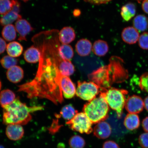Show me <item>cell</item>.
Instances as JSON below:
<instances>
[{
  "mask_svg": "<svg viewBox=\"0 0 148 148\" xmlns=\"http://www.w3.org/2000/svg\"><path fill=\"white\" fill-rule=\"evenodd\" d=\"M38 49L40 53L38 72L31 82L20 86V91L25 92L29 98L38 97L49 99L56 103L62 101L60 86L62 76L57 62V54L54 49L45 43Z\"/></svg>",
  "mask_w": 148,
  "mask_h": 148,
  "instance_id": "obj_1",
  "label": "cell"
},
{
  "mask_svg": "<svg viewBox=\"0 0 148 148\" xmlns=\"http://www.w3.org/2000/svg\"><path fill=\"white\" fill-rule=\"evenodd\" d=\"M43 108L42 106H28L17 98L11 104L3 108V123L7 125H26L32 119L31 113Z\"/></svg>",
  "mask_w": 148,
  "mask_h": 148,
  "instance_id": "obj_2",
  "label": "cell"
},
{
  "mask_svg": "<svg viewBox=\"0 0 148 148\" xmlns=\"http://www.w3.org/2000/svg\"><path fill=\"white\" fill-rule=\"evenodd\" d=\"M83 110L92 123H97L108 118L109 106L104 97L101 94L99 97L85 104Z\"/></svg>",
  "mask_w": 148,
  "mask_h": 148,
  "instance_id": "obj_3",
  "label": "cell"
},
{
  "mask_svg": "<svg viewBox=\"0 0 148 148\" xmlns=\"http://www.w3.org/2000/svg\"><path fill=\"white\" fill-rule=\"evenodd\" d=\"M100 92L106 99L109 106L115 111L118 118H121L126 101L125 96L128 92L126 90L114 88L108 90L101 88Z\"/></svg>",
  "mask_w": 148,
  "mask_h": 148,
  "instance_id": "obj_4",
  "label": "cell"
},
{
  "mask_svg": "<svg viewBox=\"0 0 148 148\" xmlns=\"http://www.w3.org/2000/svg\"><path fill=\"white\" fill-rule=\"evenodd\" d=\"M66 124L72 130L81 134H90L93 131L92 122L83 112L77 113Z\"/></svg>",
  "mask_w": 148,
  "mask_h": 148,
  "instance_id": "obj_5",
  "label": "cell"
},
{
  "mask_svg": "<svg viewBox=\"0 0 148 148\" xmlns=\"http://www.w3.org/2000/svg\"><path fill=\"white\" fill-rule=\"evenodd\" d=\"M99 87L94 82L79 81L77 83L76 94L81 99L90 101L99 94Z\"/></svg>",
  "mask_w": 148,
  "mask_h": 148,
  "instance_id": "obj_6",
  "label": "cell"
},
{
  "mask_svg": "<svg viewBox=\"0 0 148 148\" xmlns=\"http://www.w3.org/2000/svg\"><path fill=\"white\" fill-rule=\"evenodd\" d=\"M12 10L0 18V24L3 26L11 25L14 21L22 18L21 16L19 14L21 7L20 3L17 0H12Z\"/></svg>",
  "mask_w": 148,
  "mask_h": 148,
  "instance_id": "obj_7",
  "label": "cell"
},
{
  "mask_svg": "<svg viewBox=\"0 0 148 148\" xmlns=\"http://www.w3.org/2000/svg\"><path fill=\"white\" fill-rule=\"evenodd\" d=\"M125 107L129 113L137 114L143 110L144 101L139 96H131L126 100Z\"/></svg>",
  "mask_w": 148,
  "mask_h": 148,
  "instance_id": "obj_8",
  "label": "cell"
},
{
  "mask_svg": "<svg viewBox=\"0 0 148 148\" xmlns=\"http://www.w3.org/2000/svg\"><path fill=\"white\" fill-rule=\"evenodd\" d=\"M60 86L62 95L66 99H71L76 94L75 86L69 77L62 76L60 79Z\"/></svg>",
  "mask_w": 148,
  "mask_h": 148,
  "instance_id": "obj_9",
  "label": "cell"
},
{
  "mask_svg": "<svg viewBox=\"0 0 148 148\" xmlns=\"http://www.w3.org/2000/svg\"><path fill=\"white\" fill-rule=\"evenodd\" d=\"M15 27L16 31L19 34L18 39L19 40L27 41V35L34 29L27 20L22 18L16 21Z\"/></svg>",
  "mask_w": 148,
  "mask_h": 148,
  "instance_id": "obj_10",
  "label": "cell"
},
{
  "mask_svg": "<svg viewBox=\"0 0 148 148\" xmlns=\"http://www.w3.org/2000/svg\"><path fill=\"white\" fill-rule=\"evenodd\" d=\"M112 133V127L107 122L102 121L97 123L94 127L93 134L96 137L105 139L109 137Z\"/></svg>",
  "mask_w": 148,
  "mask_h": 148,
  "instance_id": "obj_11",
  "label": "cell"
},
{
  "mask_svg": "<svg viewBox=\"0 0 148 148\" xmlns=\"http://www.w3.org/2000/svg\"><path fill=\"white\" fill-rule=\"evenodd\" d=\"M25 131L22 125L10 124L7 125L5 130V134L11 140L16 141L23 138Z\"/></svg>",
  "mask_w": 148,
  "mask_h": 148,
  "instance_id": "obj_12",
  "label": "cell"
},
{
  "mask_svg": "<svg viewBox=\"0 0 148 148\" xmlns=\"http://www.w3.org/2000/svg\"><path fill=\"white\" fill-rule=\"evenodd\" d=\"M139 36L138 31L132 27L125 28L121 33V38L123 41L131 45L136 43Z\"/></svg>",
  "mask_w": 148,
  "mask_h": 148,
  "instance_id": "obj_13",
  "label": "cell"
},
{
  "mask_svg": "<svg viewBox=\"0 0 148 148\" xmlns=\"http://www.w3.org/2000/svg\"><path fill=\"white\" fill-rule=\"evenodd\" d=\"M75 30L71 27H65L58 33V39L62 44H68L73 42L75 38Z\"/></svg>",
  "mask_w": 148,
  "mask_h": 148,
  "instance_id": "obj_14",
  "label": "cell"
},
{
  "mask_svg": "<svg viewBox=\"0 0 148 148\" xmlns=\"http://www.w3.org/2000/svg\"><path fill=\"white\" fill-rule=\"evenodd\" d=\"M6 75L7 79L10 82L17 83L23 79L24 71L20 66H15L7 70Z\"/></svg>",
  "mask_w": 148,
  "mask_h": 148,
  "instance_id": "obj_15",
  "label": "cell"
},
{
  "mask_svg": "<svg viewBox=\"0 0 148 148\" xmlns=\"http://www.w3.org/2000/svg\"><path fill=\"white\" fill-rule=\"evenodd\" d=\"M92 49L91 42L86 39L79 40L75 45L76 51L81 56H87L91 52Z\"/></svg>",
  "mask_w": 148,
  "mask_h": 148,
  "instance_id": "obj_16",
  "label": "cell"
},
{
  "mask_svg": "<svg viewBox=\"0 0 148 148\" xmlns=\"http://www.w3.org/2000/svg\"><path fill=\"white\" fill-rule=\"evenodd\" d=\"M40 53L36 46H31L26 50L24 53L25 60L29 63H36L39 62Z\"/></svg>",
  "mask_w": 148,
  "mask_h": 148,
  "instance_id": "obj_17",
  "label": "cell"
},
{
  "mask_svg": "<svg viewBox=\"0 0 148 148\" xmlns=\"http://www.w3.org/2000/svg\"><path fill=\"white\" fill-rule=\"evenodd\" d=\"M140 124L139 117L136 114L129 113L127 114L124 121V125L129 130L133 131L138 129Z\"/></svg>",
  "mask_w": 148,
  "mask_h": 148,
  "instance_id": "obj_18",
  "label": "cell"
},
{
  "mask_svg": "<svg viewBox=\"0 0 148 148\" xmlns=\"http://www.w3.org/2000/svg\"><path fill=\"white\" fill-rule=\"evenodd\" d=\"M59 71L61 75L69 77L73 75L75 71V66L71 61L61 59L57 64Z\"/></svg>",
  "mask_w": 148,
  "mask_h": 148,
  "instance_id": "obj_19",
  "label": "cell"
},
{
  "mask_svg": "<svg viewBox=\"0 0 148 148\" xmlns=\"http://www.w3.org/2000/svg\"><path fill=\"white\" fill-rule=\"evenodd\" d=\"M136 7L134 3H129L122 7L121 15L122 18L126 21H128L136 15Z\"/></svg>",
  "mask_w": 148,
  "mask_h": 148,
  "instance_id": "obj_20",
  "label": "cell"
},
{
  "mask_svg": "<svg viewBox=\"0 0 148 148\" xmlns=\"http://www.w3.org/2000/svg\"><path fill=\"white\" fill-rule=\"evenodd\" d=\"M92 51L98 56H104L108 51L109 46L107 42L104 40H98L94 42Z\"/></svg>",
  "mask_w": 148,
  "mask_h": 148,
  "instance_id": "obj_21",
  "label": "cell"
},
{
  "mask_svg": "<svg viewBox=\"0 0 148 148\" xmlns=\"http://www.w3.org/2000/svg\"><path fill=\"white\" fill-rule=\"evenodd\" d=\"M16 99L15 94L10 90H4L0 92V105L3 108L11 104Z\"/></svg>",
  "mask_w": 148,
  "mask_h": 148,
  "instance_id": "obj_22",
  "label": "cell"
},
{
  "mask_svg": "<svg viewBox=\"0 0 148 148\" xmlns=\"http://www.w3.org/2000/svg\"><path fill=\"white\" fill-rule=\"evenodd\" d=\"M133 25L138 31L144 32L148 28V18L144 15H138L134 18Z\"/></svg>",
  "mask_w": 148,
  "mask_h": 148,
  "instance_id": "obj_23",
  "label": "cell"
},
{
  "mask_svg": "<svg viewBox=\"0 0 148 148\" xmlns=\"http://www.w3.org/2000/svg\"><path fill=\"white\" fill-rule=\"evenodd\" d=\"M6 49L9 56L16 58L22 54L23 47L19 42L14 41L10 42L7 45Z\"/></svg>",
  "mask_w": 148,
  "mask_h": 148,
  "instance_id": "obj_24",
  "label": "cell"
},
{
  "mask_svg": "<svg viewBox=\"0 0 148 148\" xmlns=\"http://www.w3.org/2000/svg\"><path fill=\"white\" fill-rule=\"evenodd\" d=\"M58 51L59 56L63 60H70L73 57V48L68 44H62L60 45L58 47Z\"/></svg>",
  "mask_w": 148,
  "mask_h": 148,
  "instance_id": "obj_25",
  "label": "cell"
},
{
  "mask_svg": "<svg viewBox=\"0 0 148 148\" xmlns=\"http://www.w3.org/2000/svg\"><path fill=\"white\" fill-rule=\"evenodd\" d=\"M16 31L15 26L11 24L4 26L1 34L5 40L8 42L12 41L16 38Z\"/></svg>",
  "mask_w": 148,
  "mask_h": 148,
  "instance_id": "obj_26",
  "label": "cell"
},
{
  "mask_svg": "<svg viewBox=\"0 0 148 148\" xmlns=\"http://www.w3.org/2000/svg\"><path fill=\"white\" fill-rule=\"evenodd\" d=\"M77 111L71 104H68L64 106L61 110L60 116L68 121L71 120L75 114L77 113Z\"/></svg>",
  "mask_w": 148,
  "mask_h": 148,
  "instance_id": "obj_27",
  "label": "cell"
},
{
  "mask_svg": "<svg viewBox=\"0 0 148 148\" xmlns=\"http://www.w3.org/2000/svg\"><path fill=\"white\" fill-rule=\"evenodd\" d=\"M86 143L84 139L78 135L72 136L69 141L71 148H83L86 145Z\"/></svg>",
  "mask_w": 148,
  "mask_h": 148,
  "instance_id": "obj_28",
  "label": "cell"
},
{
  "mask_svg": "<svg viewBox=\"0 0 148 148\" xmlns=\"http://www.w3.org/2000/svg\"><path fill=\"white\" fill-rule=\"evenodd\" d=\"M18 62L17 59L8 56H5L0 60V63L3 67L5 69H9L16 66Z\"/></svg>",
  "mask_w": 148,
  "mask_h": 148,
  "instance_id": "obj_29",
  "label": "cell"
},
{
  "mask_svg": "<svg viewBox=\"0 0 148 148\" xmlns=\"http://www.w3.org/2000/svg\"><path fill=\"white\" fill-rule=\"evenodd\" d=\"M12 0H0V14L4 15L12 10Z\"/></svg>",
  "mask_w": 148,
  "mask_h": 148,
  "instance_id": "obj_30",
  "label": "cell"
},
{
  "mask_svg": "<svg viewBox=\"0 0 148 148\" xmlns=\"http://www.w3.org/2000/svg\"><path fill=\"white\" fill-rule=\"evenodd\" d=\"M139 86L142 91L148 92V72L143 74L140 76Z\"/></svg>",
  "mask_w": 148,
  "mask_h": 148,
  "instance_id": "obj_31",
  "label": "cell"
},
{
  "mask_svg": "<svg viewBox=\"0 0 148 148\" xmlns=\"http://www.w3.org/2000/svg\"><path fill=\"white\" fill-rule=\"evenodd\" d=\"M138 45L142 49L148 50V32H144L139 36Z\"/></svg>",
  "mask_w": 148,
  "mask_h": 148,
  "instance_id": "obj_32",
  "label": "cell"
},
{
  "mask_svg": "<svg viewBox=\"0 0 148 148\" xmlns=\"http://www.w3.org/2000/svg\"><path fill=\"white\" fill-rule=\"evenodd\" d=\"M139 143L143 148H148V133L142 134L138 138Z\"/></svg>",
  "mask_w": 148,
  "mask_h": 148,
  "instance_id": "obj_33",
  "label": "cell"
},
{
  "mask_svg": "<svg viewBox=\"0 0 148 148\" xmlns=\"http://www.w3.org/2000/svg\"><path fill=\"white\" fill-rule=\"evenodd\" d=\"M57 120H54L50 127L49 128V131L50 134H56L59 131L61 125H58Z\"/></svg>",
  "mask_w": 148,
  "mask_h": 148,
  "instance_id": "obj_34",
  "label": "cell"
},
{
  "mask_svg": "<svg viewBox=\"0 0 148 148\" xmlns=\"http://www.w3.org/2000/svg\"><path fill=\"white\" fill-rule=\"evenodd\" d=\"M103 148H120L119 146L115 142L112 140H107L103 143Z\"/></svg>",
  "mask_w": 148,
  "mask_h": 148,
  "instance_id": "obj_35",
  "label": "cell"
},
{
  "mask_svg": "<svg viewBox=\"0 0 148 148\" xmlns=\"http://www.w3.org/2000/svg\"><path fill=\"white\" fill-rule=\"evenodd\" d=\"M86 2L94 5H101L108 3L112 0H84Z\"/></svg>",
  "mask_w": 148,
  "mask_h": 148,
  "instance_id": "obj_36",
  "label": "cell"
},
{
  "mask_svg": "<svg viewBox=\"0 0 148 148\" xmlns=\"http://www.w3.org/2000/svg\"><path fill=\"white\" fill-rule=\"evenodd\" d=\"M7 44L5 40L1 38H0V55L5 51L6 49Z\"/></svg>",
  "mask_w": 148,
  "mask_h": 148,
  "instance_id": "obj_37",
  "label": "cell"
},
{
  "mask_svg": "<svg viewBox=\"0 0 148 148\" xmlns=\"http://www.w3.org/2000/svg\"><path fill=\"white\" fill-rule=\"evenodd\" d=\"M142 126L144 131L148 133V116L144 118L142 121Z\"/></svg>",
  "mask_w": 148,
  "mask_h": 148,
  "instance_id": "obj_38",
  "label": "cell"
},
{
  "mask_svg": "<svg viewBox=\"0 0 148 148\" xmlns=\"http://www.w3.org/2000/svg\"><path fill=\"white\" fill-rule=\"evenodd\" d=\"M142 7L144 12L148 14V0H143L142 1Z\"/></svg>",
  "mask_w": 148,
  "mask_h": 148,
  "instance_id": "obj_39",
  "label": "cell"
},
{
  "mask_svg": "<svg viewBox=\"0 0 148 148\" xmlns=\"http://www.w3.org/2000/svg\"><path fill=\"white\" fill-rule=\"evenodd\" d=\"M81 14V11L79 9H75L73 11V15L75 16H76V17L80 16Z\"/></svg>",
  "mask_w": 148,
  "mask_h": 148,
  "instance_id": "obj_40",
  "label": "cell"
},
{
  "mask_svg": "<svg viewBox=\"0 0 148 148\" xmlns=\"http://www.w3.org/2000/svg\"><path fill=\"white\" fill-rule=\"evenodd\" d=\"M144 108L148 112V96L144 99Z\"/></svg>",
  "mask_w": 148,
  "mask_h": 148,
  "instance_id": "obj_41",
  "label": "cell"
},
{
  "mask_svg": "<svg viewBox=\"0 0 148 148\" xmlns=\"http://www.w3.org/2000/svg\"><path fill=\"white\" fill-rule=\"evenodd\" d=\"M135 1H138V3H140L142 1H143V0H135Z\"/></svg>",
  "mask_w": 148,
  "mask_h": 148,
  "instance_id": "obj_42",
  "label": "cell"
},
{
  "mask_svg": "<svg viewBox=\"0 0 148 148\" xmlns=\"http://www.w3.org/2000/svg\"><path fill=\"white\" fill-rule=\"evenodd\" d=\"M1 80H0V90H1Z\"/></svg>",
  "mask_w": 148,
  "mask_h": 148,
  "instance_id": "obj_43",
  "label": "cell"
},
{
  "mask_svg": "<svg viewBox=\"0 0 148 148\" xmlns=\"http://www.w3.org/2000/svg\"><path fill=\"white\" fill-rule=\"evenodd\" d=\"M22 1H23L24 2H27V1H29V0H22Z\"/></svg>",
  "mask_w": 148,
  "mask_h": 148,
  "instance_id": "obj_44",
  "label": "cell"
},
{
  "mask_svg": "<svg viewBox=\"0 0 148 148\" xmlns=\"http://www.w3.org/2000/svg\"><path fill=\"white\" fill-rule=\"evenodd\" d=\"M0 148H4L2 146L0 145Z\"/></svg>",
  "mask_w": 148,
  "mask_h": 148,
  "instance_id": "obj_45",
  "label": "cell"
}]
</instances>
